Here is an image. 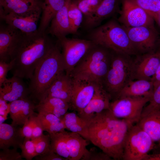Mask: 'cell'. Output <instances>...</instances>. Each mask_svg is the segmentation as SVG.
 Returning <instances> with one entry per match:
<instances>
[{
  "mask_svg": "<svg viewBox=\"0 0 160 160\" xmlns=\"http://www.w3.org/2000/svg\"><path fill=\"white\" fill-rule=\"evenodd\" d=\"M131 124L115 117L108 109L89 121L88 140L114 160L122 159L125 143Z\"/></svg>",
  "mask_w": 160,
  "mask_h": 160,
  "instance_id": "6da1fadb",
  "label": "cell"
},
{
  "mask_svg": "<svg viewBox=\"0 0 160 160\" xmlns=\"http://www.w3.org/2000/svg\"><path fill=\"white\" fill-rule=\"evenodd\" d=\"M55 42L46 32L38 30L30 34L23 33L10 59L13 76L31 79L36 68Z\"/></svg>",
  "mask_w": 160,
  "mask_h": 160,
  "instance_id": "7a4b0ae2",
  "label": "cell"
},
{
  "mask_svg": "<svg viewBox=\"0 0 160 160\" xmlns=\"http://www.w3.org/2000/svg\"><path fill=\"white\" fill-rule=\"evenodd\" d=\"M65 72L61 49L58 39L36 68L28 88L31 96L39 101L55 80Z\"/></svg>",
  "mask_w": 160,
  "mask_h": 160,
  "instance_id": "3957f363",
  "label": "cell"
},
{
  "mask_svg": "<svg viewBox=\"0 0 160 160\" xmlns=\"http://www.w3.org/2000/svg\"><path fill=\"white\" fill-rule=\"evenodd\" d=\"M112 53L110 50L95 44L76 66L70 76L101 85L109 68Z\"/></svg>",
  "mask_w": 160,
  "mask_h": 160,
  "instance_id": "277c9868",
  "label": "cell"
},
{
  "mask_svg": "<svg viewBox=\"0 0 160 160\" xmlns=\"http://www.w3.org/2000/svg\"><path fill=\"white\" fill-rule=\"evenodd\" d=\"M88 39L115 52L132 56L137 53L124 27L114 19L91 29Z\"/></svg>",
  "mask_w": 160,
  "mask_h": 160,
  "instance_id": "5b68a950",
  "label": "cell"
},
{
  "mask_svg": "<svg viewBox=\"0 0 160 160\" xmlns=\"http://www.w3.org/2000/svg\"><path fill=\"white\" fill-rule=\"evenodd\" d=\"M109 68L101 83L111 101L116 99L122 89L130 81L133 75V59L131 56L112 51Z\"/></svg>",
  "mask_w": 160,
  "mask_h": 160,
  "instance_id": "8992f818",
  "label": "cell"
},
{
  "mask_svg": "<svg viewBox=\"0 0 160 160\" xmlns=\"http://www.w3.org/2000/svg\"><path fill=\"white\" fill-rule=\"evenodd\" d=\"M155 143L144 131L136 124L129 128L126 139L122 159L143 160Z\"/></svg>",
  "mask_w": 160,
  "mask_h": 160,
  "instance_id": "52a82bcc",
  "label": "cell"
},
{
  "mask_svg": "<svg viewBox=\"0 0 160 160\" xmlns=\"http://www.w3.org/2000/svg\"><path fill=\"white\" fill-rule=\"evenodd\" d=\"M151 97H126L111 101L109 109L117 118L134 125L141 118L146 104Z\"/></svg>",
  "mask_w": 160,
  "mask_h": 160,
  "instance_id": "ba28073f",
  "label": "cell"
},
{
  "mask_svg": "<svg viewBox=\"0 0 160 160\" xmlns=\"http://www.w3.org/2000/svg\"><path fill=\"white\" fill-rule=\"evenodd\" d=\"M57 39L61 47L65 72L69 76L80 60L95 44L88 39L65 37Z\"/></svg>",
  "mask_w": 160,
  "mask_h": 160,
  "instance_id": "9c48e42d",
  "label": "cell"
},
{
  "mask_svg": "<svg viewBox=\"0 0 160 160\" xmlns=\"http://www.w3.org/2000/svg\"><path fill=\"white\" fill-rule=\"evenodd\" d=\"M123 27L137 54L154 52L158 34L154 26Z\"/></svg>",
  "mask_w": 160,
  "mask_h": 160,
  "instance_id": "30bf717a",
  "label": "cell"
},
{
  "mask_svg": "<svg viewBox=\"0 0 160 160\" xmlns=\"http://www.w3.org/2000/svg\"><path fill=\"white\" fill-rule=\"evenodd\" d=\"M122 7L119 11L118 21L123 26L135 27L154 26V20L134 0H121Z\"/></svg>",
  "mask_w": 160,
  "mask_h": 160,
  "instance_id": "8fae6325",
  "label": "cell"
},
{
  "mask_svg": "<svg viewBox=\"0 0 160 160\" xmlns=\"http://www.w3.org/2000/svg\"><path fill=\"white\" fill-rule=\"evenodd\" d=\"M160 63V51L138 54L133 59L134 80H151Z\"/></svg>",
  "mask_w": 160,
  "mask_h": 160,
  "instance_id": "7c38bea8",
  "label": "cell"
},
{
  "mask_svg": "<svg viewBox=\"0 0 160 160\" xmlns=\"http://www.w3.org/2000/svg\"><path fill=\"white\" fill-rule=\"evenodd\" d=\"M72 79V89L69 109L78 113L87 106L93 97L97 84L73 78Z\"/></svg>",
  "mask_w": 160,
  "mask_h": 160,
  "instance_id": "4fadbf2b",
  "label": "cell"
},
{
  "mask_svg": "<svg viewBox=\"0 0 160 160\" xmlns=\"http://www.w3.org/2000/svg\"><path fill=\"white\" fill-rule=\"evenodd\" d=\"M44 0H0V12L27 16L42 11Z\"/></svg>",
  "mask_w": 160,
  "mask_h": 160,
  "instance_id": "5bb4252c",
  "label": "cell"
},
{
  "mask_svg": "<svg viewBox=\"0 0 160 160\" xmlns=\"http://www.w3.org/2000/svg\"><path fill=\"white\" fill-rule=\"evenodd\" d=\"M111 98L100 84H96L94 94L87 106L78 115L89 121L97 114L109 108Z\"/></svg>",
  "mask_w": 160,
  "mask_h": 160,
  "instance_id": "9a60e30c",
  "label": "cell"
},
{
  "mask_svg": "<svg viewBox=\"0 0 160 160\" xmlns=\"http://www.w3.org/2000/svg\"><path fill=\"white\" fill-rule=\"evenodd\" d=\"M23 33L7 24L0 28V60L9 62L14 50Z\"/></svg>",
  "mask_w": 160,
  "mask_h": 160,
  "instance_id": "2e32d148",
  "label": "cell"
},
{
  "mask_svg": "<svg viewBox=\"0 0 160 160\" xmlns=\"http://www.w3.org/2000/svg\"><path fill=\"white\" fill-rule=\"evenodd\" d=\"M41 13L40 11L28 15L21 16L0 12V17L7 24L28 34L38 31L37 23Z\"/></svg>",
  "mask_w": 160,
  "mask_h": 160,
  "instance_id": "e0dca14e",
  "label": "cell"
},
{
  "mask_svg": "<svg viewBox=\"0 0 160 160\" xmlns=\"http://www.w3.org/2000/svg\"><path fill=\"white\" fill-rule=\"evenodd\" d=\"M22 79L15 76L7 79L0 87V97L11 102L28 97L29 88Z\"/></svg>",
  "mask_w": 160,
  "mask_h": 160,
  "instance_id": "ac0fdd59",
  "label": "cell"
},
{
  "mask_svg": "<svg viewBox=\"0 0 160 160\" xmlns=\"http://www.w3.org/2000/svg\"><path fill=\"white\" fill-rule=\"evenodd\" d=\"M72 85V78L64 72L55 80L40 100L46 97H53L61 99L69 104Z\"/></svg>",
  "mask_w": 160,
  "mask_h": 160,
  "instance_id": "d6986e66",
  "label": "cell"
},
{
  "mask_svg": "<svg viewBox=\"0 0 160 160\" xmlns=\"http://www.w3.org/2000/svg\"><path fill=\"white\" fill-rule=\"evenodd\" d=\"M121 0H101L94 14L83 20L84 27L91 30L100 25L104 20L113 15L119 10Z\"/></svg>",
  "mask_w": 160,
  "mask_h": 160,
  "instance_id": "ffe728a7",
  "label": "cell"
},
{
  "mask_svg": "<svg viewBox=\"0 0 160 160\" xmlns=\"http://www.w3.org/2000/svg\"><path fill=\"white\" fill-rule=\"evenodd\" d=\"M71 0H67L63 7L56 13L51 20L46 32L55 37L57 39L71 34L68 15Z\"/></svg>",
  "mask_w": 160,
  "mask_h": 160,
  "instance_id": "44dd1931",
  "label": "cell"
},
{
  "mask_svg": "<svg viewBox=\"0 0 160 160\" xmlns=\"http://www.w3.org/2000/svg\"><path fill=\"white\" fill-rule=\"evenodd\" d=\"M25 137L22 128L11 124H0V148L2 150L11 147L17 149L20 148Z\"/></svg>",
  "mask_w": 160,
  "mask_h": 160,
  "instance_id": "7402d4cb",
  "label": "cell"
},
{
  "mask_svg": "<svg viewBox=\"0 0 160 160\" xmlns=\"http://www.w3.org/2000/svg\"><path fill=\"white\" fill-rule=\"evenodd\" d=\"M154 89V85L151 81L144 79L132 80L122 89L116 99L126 97H148L151 98Z\"/></svg>",
  "mask_w": 160,
  "mask_h": 160,
  "instance_id": "603a6c76",
  "label": "cell"
},
{
  "mask_svg": "<svg viewBox=\"0 0 160 160\" xmlns=\"http://www.w3.org/2000/svg\"><path fill=\"white\" fill-rule=\"evenodd\" d=\"M136 124L160 147V110L153 111L141 117Z\"/></svg>",
  "mask_w": 160,
  "mask_h": 160,
  "instance_id": "cb8c5ba5",
  "label": "cell"
},
{
  "mask_svg": "<svg viewBox=\"0 0 160 160\" xmlns=\"http://www.w3.org/2000/svg\"><path fill=\"white\" fill-rule=\"evenodd\" d=\"M66 135L69 160H81L88 150L87 140L76 132L66 131Z\"/></svg>",
  "mask_w": 160,
  "mask_h": 160,
  "instance_id": "d4e9b609",
  "label": "cell"
},
{
  "mask_svg": "<svg viewBox=\"0 0 160 160\" xmlns=\"http://www.w3.org/2000/svg\"><path fill=\"white\" fill-rule=\"evenodd\" d=\"M67 0H44L38 31L46 32L51 20L57 12L63 7Z\"/></svg>",
  "mask_w": 160,
  "mask_h": 160,
  "instance_id": "484cf974",
  "label": "cell"
},
{
  "mask_svg": "<svg viewBox=\"0 0 160 160\" xmlns=\"http://www.w3.org/2000/svg\"><path fill=\"white\" fill-rule=\"evenodd\" d=\"M63 120L66 129L77 133L88 140V127L89 121L80 117L74 112H67Z\"/></svg>",
  "mask_w": 160,
  "mask_h": 160,
  "instance_id": "4316f807",
  "label": "cell"
},
{
  "mask_svg": "<svg viewBox=\"0 0 160 160\" xmlns=\"http://www.w3.org/2000/svg\"><path fill=\"white\" fill-rule=\"evenodd\" d=\"M49 134L50 137L51 150L67 160H69V153L66 142V131Z\"/></svg>",
  "mask_w": 160,
  "mask_h": 160,
  "instance_id": "83f0119b",
  "label": "cell"
},
{
  "mask_svg": "<svg viewBox=\"0 0 160 160\" xmlns=\"http://www.w3.org/2000/svg\"><path fill=\"white\" fill-rule=\"evenodd\" d=\"M68 15L71 34H75L82 24L83 15L79 8L77 0H71L68 10Z\"/></svg>",
  "mask_w": 160,
  "mask_h": 160,
  "instance_id": "f1b7e54d",
  "label": "cell"
},
{
  "mask_svg": "<svg viewBox=\"0 0 160 160\" xmlns=\"http://www.w3.org/2000/svg\"><path fill=\"white\" fill-rule=\"evenodd\" d=\"M28 97L9 102L10 117L13 126H20L22 119L25 113L26 101Z\"/></svg>",
  "mask_w": 160,
  "mask_h": 160,
  "instance_id": "f546056e",
  "label": "cell"
},
{
  "mask_svg": "<svg viewBox=\"0 0 160 160\" xmlns=\"http://www.w3.org/2000/svg\"><path fill=\"white\" fill-rule=\"evenodd\" d=\"M159 24L160 22V0H134Z\"/></svg>",
  "mask_w": 160,
  "mask_h": 160,
  "instance_id": "4dcf8cb0",
  "label": "cell"
},
{
  "mask_svg": "<svg viewBox=\"0 0 160 160\" xmlns=\"http://www.w3.org/2000/svg\"><path fill=\"white\" fill-rule=\"evenodd\" d=\"M101 0H77L78 6L82 12L84 20L91 17L99 6Z\"/></svg>",
  "mask_w": 160,
  "mask_h": 160,
  "instance_id": "1f68e13d",
  "label": "cell"
},
{
  "mask_svg": "<svg viewBox=\"0 0 160 160\" xmlns=\"http://www.w3.org/2000/svg\"><path fill=\"white\" fill-rule=\"evenodd\" d=\"M148 102L149 104L144 107L141 117L153 111L160 110V84L154 89Z\"/></svg>",
  "mask_w": 160,
  "mask_h": 160,
  "instance_id": "d6a6232c",
  "label": "cell"
},
{
  "mask_svg": "<svg viewBox=\"0 0 160 160\" xmlns=\"http://www.w3.org/2000/svg\"><path fill=\"white\" fill-rule=\"evenodd\" d=\"M32 140L35 144L36 156L45 154L51 150L50 137L49 134H43Z\"/></svg>",
  "mask_w": 160,
  "mask_h": 160,
  "instance_id": "836d02e7",
  "label": "cell"
},
{
  "mask_svg": "<svg viewBox=\"0 0 160 160\" xmlns=\"http://www.w3.org/2000/svg\"><path fill=\"white\" fill-rule=\"evenodd\" d=\"M20 148L21 150V154L22 158L27 160H31L36 156L35 144L31 139L25 137Z\"/></svg>",
  "mask_w": 160,
  "mask_h": 160,
  "instance_id": "e575fe53",
  "label": "cell"
},
{
  "mask_svg": "<svg viewBox=\"0 0 160 160\" xmlns=\"http://www.w3.org/2000/svg\"><path fill=\"white\" fill-rule=\"evenodd\" d=\"M38 105L41 106L65 108L69 109V104L63 100L55 97H46L41 100Z\"/></svg>",
  "mask_w": 160,
  "mask_h": 160,
  "instance_id": "d590c367",
  "label": "cell"
},
{
  "mask_svg": "<svg viewBox=\"0 0 160 160\" xmlns=\"http://www.w3.org/2000/svg\"><path fill=\"white\" fill-rule=\"evenodd\" d=\"M112 159L108 155L102 151H98L95 147L87 150L84 154L81 160H111Z\"/></svg>",
  "mask_w": 160,
  "mask_h": 160,
  "instance_id": "8d00e7d4",
  "label": "cell"
},
{
  "mask_svg": "<svg viewBox=\"0 0 160 160\" xmlns=\"http://www.w3.org/2000/svg\"><path fill=\"white\" fill-rule=\"evenodd\" d=\"M37 116L42 125L43 129L47 126L60 122L63 119L53 114L41 111L39 112Z\"/></svg>",
  "mask_w": 160,
  "mask_h": 160,
  "instance_id": "74e56055",
  "label": "cell"
},
{
  "mask_svg": "<svg viewBox=\"0 0 160 160\" xmlns=\"http://www.w3.org/2000/svg\"><path fill=\"white\" fill-rule=\"evenodd\" d=\"M36 109L39 112H43L53 114L57 117L62 119L67 112L68 109L59 108L46 107L37 105L36 106Z\"/></svg>",
  "mask_w": 160,
  "mask_h": 160,
  "instance_id": "f35d334b",
  "label": "cell"
},
{
  "mask_svg": "<svg viewBox=\"0 0 160 160\" xmlns=\"http://www.w3.org/2000/svg\"><path fill=\"white\" fill-rule=\"evenodd\" d=\"M17 148H13L3 149L0 152V160H21V153L17 151Z\"/></svg>",
  "mask_w": 160,
  "mask_h": 160,
  "instance_id": "ab89813d",
  "label": "cell"
},
{
  "mask_svg": "<svg viewBox=\"0 0 160 160\" xmlns=\"http://www.w3.org/2000/svg\"><path fill=\"white\" fill-rule=\"evenodd\" d=\"M34 114L31 116L32 121V136L31 140L39 137L43 134L42 125L37 116Z\"/></svg>",
  "mask_w": 160,
  "mask_h": 160,
  "instance_id": "60d3db41",
  "label": "cell"
},
{
  "mask_svg": "<svg viewBox=\"0 0 160 160\" xmlns=\"http://www.w3.org/2000/svg\"><path fill=\"white\" fill-rule=\"evenodd\" d=\"M12 67V64L11 62L7 63L0 60V87L7 79V73L11 70Z\"/></svg>",
  "mask_w": 160,
  "mask_h": 160,
  "instance_id": "b9f144b4",
  "label": "cell"
},
{
  "mask_svg": "<svg viewBox=\"0 0 160 160\" xmlns=\"http://www.w3.org/2000/svg\"><path fill=\"white\" fill-rule=\"evenodd\" d=\"M66 129L63 119L60 121L49 125L43 129L44 131H46L49 134H54L63 132Z\"/></svg>",
  "mask_w": 160,
  "mask_h": 160,
  "instance_id": "7bdbcfd3",
  "label": "cell"
},
{
  "mask_svg": "<svg viewBox=\"0 0 160 160\" xmlns=\"http://www.w3.org/2000/svg\"><path fill=\"white\" fill-rule=\"evenodd\" d=\"M34 158L37 160H67L52 150L45 154L36 156Z\"/></svg>",
  "mask_w": 160,
  "mask_h": 160,
  "instance_id": "ee69618b",
  "label": "cell"
},
{
  "mask_svg": "<svg viewBox=\"0 0 160 160\" xmlns=\"http://www.w3.org/2000/svg\"><path fill=\"white\" fill-rule=\"evenodd\" d=\"M23 134L25 137L30 139L32 136V121L30 117L22 128Z\"/></svg>",
  "mask_w": 160,
  "mask_h": 160,
  "instance_id": "f6af8a7d",
  "label": "cell"
},
{
  "mask_svg": "<svg viewBox=\"0 0 160 160\" xmlns=\"http://www.w3.org/2000/svg\"><path fill=\"white\" fill-rule=\"evenodd\" d=\"M7 101L0 97V116L7 118V114L9 113L10 104Z\"/></svg>",
  "mask_w": 160,
  "mask_h": 160,
  "instance_id": "bcb514c9",
  "label": "cell"
},
{
  "mask_svg": "<svg viewBox=\"0 0 160 160\" xmlns=\"http://www.w3.org/2000/svg\"><path fill=\"white\" fill-rule=\"evenodd\" d=\"M151 81L153 83L154 89L160 84V63Z\"/></svg>",
  "mask_w": 160,
  "mask_h": 160,
  "instance_id": "7dc6e473",
  "label": "cell"
},
{
  "mask_svg": "<svg viewBox=\"0 0 160 160\" xmlns=\"http://www.w3.org/2000/svg\"><path fill=\"white\" fill-rule=\"evenodd\" d=\"M143 160H160V152L152 154H148Z\"/></svg>",
  "mask_w": 160,
  "mask_h": 160,
  "instance_id": "c3c4849f",
  "label": "cell"
},
{
  "mask_svg": "<svg viewBox=\"0 0 160 160\" xmlns=\"http://www.w3.org/2000/svg\"><path fill=\"white\" fill-rule=\"evenodd\" d=\"M7 119V118L0 116V124L3 123Z\"/></svg>",
  "mask_w": 160,
  "mask_h": 160,
  "instance_id": "681fc988",
  "label": "cell"
},
{
  "mask_svg": "<svg viewBox=\"0 0 160 160\" xmlns=\"http://www.w3.org/2000/svg\"><path fill=\"white\" fill-rule=\"evenodd\" d=\"M159 25H160V23H159ZM159 42H160V39H159Z\"/></svg>",
  "mask_w": 160,
  "mask_h": 160,
  "instance_id": "f907efd6",
  "label": "cell"
}]
</instances>
